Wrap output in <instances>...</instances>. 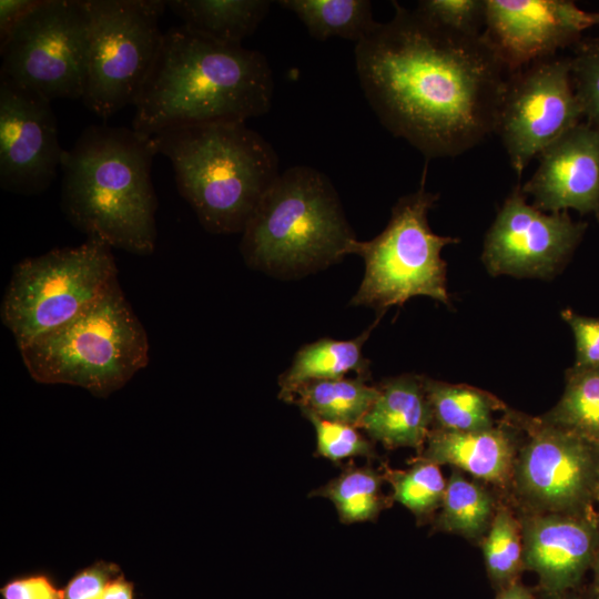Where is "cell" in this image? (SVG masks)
I'll return each instance as SVG.
<instances>
[{
  "instance_id": "6da1fadb",
  "label": "cell",
  "mask_w": 599,
  "mask_h": 599,
  "mask_svg": "<svg viewBox=\"0 0 599 599\" xmlns=\"http://www.w3.org/2000/svg\"><path fill=\"white\" fill-rule=\"evenodd\" d=\"M355 45L361 88L380 123L427 160L460 155L496 133L511 74L486 35L446 29L393 2Z\"/></svg>"
},
{
  "instance_id": "7a4b0ae2",
  "label": "cell",
  "mask_w": 599,
  "mask_h": 599,
  "mask_svg": "<svg viewBox=\"0 0 599 599\" xmlns=\"http://www.w3.org/2000/svg\"><path fill=\"white\" fill-rule=\"evenodd\" d=\"M273 92L272 69L260 51L182 24L163 34L132 129L151 138L179 126L245 123L271 109Z\"/></svg>"
},
{
  "instance_id": "3957f363",
  "label": "cell",
  "mask_w": 599,
  "mask_h": 599,
  "mask_svg": "<svg viewBox=\"0 0 599 599\" xmlns=\"http://www.w3.org/2000/svg\"><path fill=\"white\" fill-rule=\"evenodd\" d=\"M152 138L132 128L89 125L65 151L61 209L73 227L136 255L155 248L158 199Z\"/></svg>"
},
{
  "instance_id": "277c9868",
  "label": "cell",
  "mask_w": 599,
  "mask_h": 599,
  "mask_svg": "<svg viewBox=\"0 0 599 599\" xmlns=\"http://www.w3.org/2000/svg\"><path fill=\"white\" fill-rule=\"evenodd\" d=\"M151 138L171 161L181 196L212 233L243 232L280 175L275 150L245 123L179 126Z\"/></svg>"
},
{
  "instance_id": "5b68a950",
  "label": "cell",
  "mask_w": 599,
  "mask_h": 599,
  "mask_svg": "<svg viewBox=\"0 0 599 599\" xmlns=\"http://www.w3.org/2000/svg\"><path fill=\"white\" fill-rule=\"evenodd\" d=\"M355 236L329 179L307 165L280 173L247 221L241 251L265 271L301 272L347 255Z\"/></svg>"
},
{
  "instance_id": "8992f818",
  "label": "cell",
  "mask_w": 599,
  "mask_h": 599,
  "mask_svg": "<svg viewBox=\"0 0 599 599\" xmlns=\"http://www.w3.org/2000/svg\"><path fill=\"white\" fill-rule=\"evenodd\" d=\"M19 351L35 382L105 398L148 365L150 346L116 281L73 319Z\"/></svg>"
},
{
  "instance_id": "52a82bcc",
  "label": "cell",
  "mask_w": 599,
  "mask_h": 599,
  "mask_svg": "<svg viewBox=\"0 0 599 599\" xmlns=\"http://www.w3.org/2000/svg\"><path fill=\"white\" fill-rule=\"evenodd\" d=\"M111 248L90 236L13 267L0 317L19 349L73 319L118 281Z\"/></svg>"
},
{
  "instance_id": "ba28073f",
  "label": "cell",
  "mask_w": 599,
  "mask_h": 599,
  "mask_svg": "<svg viewBox=\"0 0 599 599\" xmlns=\"http://www.w3.org/2000/svg\"><path fill=\"white\" fill-rule=\"evenodd\" d=\"M437 200L438 194L428 192L423 181L417 191L397 201L383 232L366 242L352 241L347 254H357L365 262L353 305L369 306L383 314L422 295L450 306L441 251L459 238L432 231L428 212Z\"/></svg>"
},
{
  "instance_id": "9c48e42d",
  "label": "cell",
  "mask_w": 599,
  "mask_h": 599,
  "mask_svg": "<svg viewBox=\"0 0 599 599\" xmlns=\"http://www.w3.org/2000/svg\"><path fill=\"white\" fill-rule=\"evenodd\" d=\"M90 48L82 102L108 119L134 105L160 52L164 0H85Z\"/></svg>"
},
{
  "instance_id": "30bf717a",
  "label": "cell",
  "mask_w": 599,
  "mask_h": 599,
  "mask_svg": "<svg viewBox=\"0 0 599 599\" xmlns=\"http://www.w3.org/2000/svg\"><path fill=\"white\" fill-rule=\"evenodd\" d=\"M90 48L85 0H40L0 41V80L44 99H82Z\"/></svg>"
},
{
  "instance_id": "8fae6325",
  "label": "cell",
  "mask_w": 599,
  "mask_h": 599,
  "mask_svg": "<svg viewBox=\"0 0 599 599\" xmlns=\"http://www.w3.org/2000/svg\"><path fill=\"white\" fill-rule=\"evenodd\" d=\"M527 433L512 478L540 512H581L598 500L599 445L539 418L511 414Z\"/></svg>"
},
{
  "instance_id": "7c38bea8",
  "label": "cell",
  "mask_w": 599,
  "mask_h": 599,
  "mask_svg": "<svg viewBox=\"0 0 599 599\" xmlns=\"http://www.w3.org/2000/svg\"><path fill=\"white\" fill-rule=\"evenodd\" d=\"M569 57H554L509 75L496 133L520 176L529 162L580 123Z\"/></svg>"
},
{
  "instance_id": "4fadbf2b",
  "label": "cell",
  "mask_w": 599,
  "mask_h": 599,
  "mask_svg": "<svg viewBox=\"0 0 599 599\" xmlns=\"http://www.w3.org/2000/svg\"><path fill=\"white\" fill-rule=\"evenodd\" d=\"M587 224L568 212L545 213L516 185L489 227L481 255L494 276L550 278L568 262Z\"/></svg>"
},
{
  "instance_id": "5bb4252c",
  "label": "cell",
  "mask_w": 599,
  "mask_h": 599,
  "mask_svg": "<svg viewBox=\"0 0 599 599\" xmlns=\"http://www.w3.org/2000/svg\"><path fill=\"white\" fill-rule=\"evenodd\" d=\"M51 101L0 80V185L20 195L44 192L65 154Z\"/></svg>"
},
{
  "instance_id": "9a60e30c",
  "label": "cell",
  "mask_w": 599,
  "mask_h": 599,
  "mask_svg": "<svg viewBox=\"0 0 599 599\" xmlns=\"http://www.w3.org/2000/svg\"><path fill=\"white\" fill-rule=\"evenodd\" d=\"M592 27L569 0H486L485 33L510 73L573 47Z\"/></svg>"
},
{
  "instance_id": "2e32d148",
  "label": "cell",
  "mask_w": 599,
  "mask_h": 599,
  "mask_svg": "<svg viewBox=\"0 0 599 599\" xmlns=\"http://www.w3.org/2000/svg\"><path fill=\"white\" fill-rule=\"evenodd\" d=\"M524 567L548 596L564 599L591 568L599 546V518L581 512H535L521 521Z\"/></svg>"
},
{
  "instance_id": "e0dca14e",
  "label": "cell",
  "mask_w": 599,
  "mask_h": 599,
  "mask_svg": "<svg viewBox=\"0 0 599 599\" xmlns=\"http://www.w3.org/2000/svg\"><path fill=\"white\" fill-rule=\"evenodd\" d=\"M538 158L535 173L521 186L532 205L545 213L576 210L599 221V126L578 123Z\"/></svg>"
},
{
  "instance_id": "ac0fdd59",
  "label": "cell",
  "mask_w": 599,
  "mask_h": 599,
  "mask_svg": "<svg viewBox=\"0 0 599 599\" xmlns=\"http://www.w3.org/2000/svg\"><path fill=\"white\" fill-rule=\"evenodd\" d=\"M508 422L478 432L432 428L418 457L504 486L512 478L518 453L517 434Z\"/></svg>"
},
{
  "instance_id": "d6986e66",
  "label": "cell",
  "mask_w": 599,
  "mask_h": 599,
  "mask_svg": "<svg viewBox=\"0 0 599 599\" xmlns=\"http://www.w3.org/2000/svg\"><path fill=\"white\" fill-rule=\"evenodd\" d=\"M377 387L378 396L358 427L385 448L412 447L420 453L433 428L424 376L403 374Z\"/></svg>"
},
{
  "instance_id": "ffe728a7",
  "label": "cell",
  "mask_w": 599,
  "mask_h": 599,
  "mask_svg": "<svg viewBox=\"0 0 599 599\" xmlns=\"http://www.w3.org/2000/svg\"><path fill=\"white\" fill-rule=\"evenodd\" d=\"M374 325L354 339L321 338L301 347L290 368L280 376V398L290 403L303 384L342 378L349 372L368 379L369 361L363 356L362 347Z\"/></svg>"
},
{
  "instance_id": "44dd1931",
  "label": "cell",
  "mask_w": 599,
  "mask_h": 599,
  "mask_svg": "<svg viewBox=\"0 0 599 599\" xmlns=\"http://www.w3.org/2000/svg\"><path fill=\"white\" fill-rule=\"evenodd\" d=\"M167 7L183 26L232 44L255 32L268 13L267 0H170Z\"/></svg>"
},
{
  "instance_id": "7402d4cb",
  "label": "cell",
  "mask_w": 599,
  "mask_h": 599,
  "mask_svg": "<svg viewBox=\"0 0 599 599\" xmlns=\"http://www.w3.org/2000/svg\"><path fill=\"white\" fill-rule=\"evenodd\" d=\"M433 414V428L478 432L494 427V413L505 408L491 394L464 384H450L424 376Z\"/></svg>"
},
{
  "instance_id": "603a6c76",
  "label": "cell",
  "mask_w": 599,
  "mask_h": 599,
  "mask_svg": "<svg viewBox=\"0 0 599 599\" xmlns=\"http://www.w3.org/2000/svg\"><path fill=\"white\" fill-rule=\"evenodd\" d=\"M366 380L357 376L307 382L295 390L290 403L321 418L358 427L379 393Z\"/></svg>"
},
{
  "instance_id": "cb8c5ba5",
  "label": "cell",
  "mask_w": 599,
  "mask_h": 599,
  "mask_svg": "<svg viewBox=\"0 0 599 599\" xmlns=\"http://www.w3.org/2000/svg\"><path fill=\"white\" fill-rule=\"evenodd\" d=\"M385 480L382 471L369 464L356 466L348 461L338 476L309 493V497L329 499L345 525L375 521L380 511L390 506L382 491Z\"/></svg>"
},
{
  "instance_id": "d4e9b609",
  "label": "cell",
  "mask_w": 599,
  "mask_h": 599,
  "mask_svg": "<svg viewBox=\"0 0 599 599\" xmlns=\"http://www.w3.org/2000/svg\"><path fill=\"white\" fill-rule=\"evenodd\" d=\"M278 4L295 13L321 41L339 37L357 43L377 23L367 0H282Z\"/></svg>"
},
{
  "instance_id": "484cf974",
  "label": "cell",
  "mask_w": 599,
  "mask_h": 599,
  "mask_svg": "<svg viewBox=\"0 0 599 599\" xmlns=\"http://www.w3.org/2000/svg\"><path fill=\"white\" fill-rule=\"evenodd\" d=\"M540 418L599 445V367L567 369L560 399Z\"/></svg>"
},
{
  "instance_id": "4316f807",
  "label": "cell",
  "mask_w": 599,
  "mask_h": 599,
  "mask_svg": "<svg viewBox=\"0 0 599 599\" xmlns=\"http://www.w3.org/2000/svg\"><path fill=\"white\" fill-rule=\"evenodd\" d=\"M494 515L491 495L455 469L447 480L435 528L477 539L488 530Z\"/></svg>"
},
{
  "instance_id": "83f0119b",
  "label": "cell",
  "mask_w": 599,
  "mask_h": 599,
  "mask_svg": "<svg viewBox=\"0 0 599 599\" xmlns=\"http://www.w3.org/2000/svg\"><path fill=\"white\" fill-rule=\"evenodd\" d=\"M382 473L392 486V499L409 509L418 521L440 508L447 480L439 465L417 457L406 470L393 469L385 464Z\"/></svg>"
},
{
  "instance_id": "f1b7e54d",
  "label": "cell",
  "mask_w": 599,
  "mask_h": 599,
  "mask_svg": "<svg viewBox=\"0 0 599 599\" xmlns=\"http://www.w3.org/2000/svg\"><path fill=\"white\" fill-rule=\"evenodd\" d=\"M486 570L498 589L518 580L524 568L521 524L505 507L495 512L483 541Z\"/></svg>"
},
{
  "instance_id": "f546056e",
  "label": "cell",
  "mask_w": 599,
  "mask_h": 599,
  "mask_svg": "<svg viewBox=\"0 0 599 599\" xmlns=\"http://www.w3.org/2000/svg\"><path fill=\"white\" fill-rule=\"evenodd\" d=\"M315 428L316 455L334 464L351 457H376L373 440L359 432V427L327 420L308 412L301 410Z\"/></svg>"
},
{
  "instance_id": "4dcf8cb0",
  "label": "cell",
  "mask_w": 599,
  "mask_h": 599,
  "mask_svg": "<svg viewBox=\"0 0 599 599\" xmlns=\"http://www.w3.org/2000/svg\"><path fill=\"white\" fill-rule=\"evenodd\" d=\"M570 59L571 80L582 116L599 126V38L580 40Z\"/></svg>"
},
{
  "instance_id": "1f68e13d",
  "label": "cell",
  "mask_w": 599,
  "mask_h": 599,
  "mask_svg": "<svg viewBox=\"0 0 599 599\" xmlns=\"http://www.w3.org/2000/svg\"><path fill=\"white\" fill-rule=\"evenodd\" d=\"M417 11L451 31L478 35L486 21V0H423Z\"/></svg>"
},
{
  "instance_id": "d6a6232c",
  "label": "cell",
  "mask_w": 599,
  "mask_h": 599,
  "mask_svg": "<svg viewBox=\"0 0 599 599\" xmlns=\"http://www.w3.org/2000/svg\"><path fill=\"white\" fill-rule=\"evenodd\" d=\"M122 573L119 565L97 560L78 570L62 588L63 599H102L105 585Z\"/></svg>"
},
{
  "instance_id": "836d02e7",
  "label": "cell",
  "mask_w": 599,
  "mask_h": 599,
  "mask_svg": "<svg viewBox=\"0 0 599 599\" xmlns=\"http://www.w3.org/2000/svg\"><path fill=\"white\" fill-rule=\"evenodd\" d=\"M561 317L575 338L576 359L572 366L599 367V317L580 315L568 308L561 312Z\"/></svg>"
},
{
  "instance_id": "e575fe53",
  "label": "cell",
  "mask_w": 599,
  "mask_h": 599,
  "mask_svg": "<svg viewBox=\"0 0 599 599\" xmlns=\"http://www.w3.org/2000/svg\"><path fill=\"white\" fill-rule=\"evenodd\" d=\"M1 599H63V590L42 571L9 579L0 589Z\"/></svg>"
},
{
  "instance_id": "d590c367",
  "label": "cell",
  "mask_w": 599,
  "mask_h": 599,
  "mask_svg": "<svg viewBox=\"0 0 599 599\" xmlns=\"http://www.w3.org/2000/svg\"><path fill=\"white\" fill-rule=\"evenodd\" d=\"M40 0H1L0 1V41H3L13 28L28 16Z\"/></svg>"
},
{
  "instance_id": "8d00e7d4",
  "label": "cell",
  "mask_w": 599,
  "mask_h": 599,
  "mask_svg": "<svg viewBox=\"0 0 599 599\" xmlns=\"http://www.w3.org/2000/svg\"><path fill=\"white\" fill-rule=\"evenodd\" d=\"M134 585L123 573L112 578L104 587L102 599H133Z\"/></svg>"
},
{
  "instance_id": "74e56055",
  "label": "cell",
  "mask_w": 599,
  "mask_h": 599,
  "mask_svg": "<svg viewBox=\"0 0 599 599\" xmlns=\"http://www.w3.org/2000/svg\"><path fill=\"white\" fill-rule=\"evenodd\" d=\"M495 599H535L529 588L516 580L500 589Z\"/></svg>"
},
{
  "instance_id": "f35d334b",
  "label": "cell",
  "mask_w": 599,
  "mask_h": 599,
  "mask_svg": "<svg viewBox=\"0 0 599 599\" xmlns=\"http://www.w3.org/2000/svg\"><path fill=\"white\" fill-rule=\"evenodd\" d=\"M592 575H593V581H592V590L593 595L599 592V546L596 550L591 568Z\"/></svg>"
},
{
  "instance_id": "ab89813d",
  "label": "cell",
  "mask_w": 599,
  "mask_h": 599,
  "mask_svg": "<svg viewBox=\"0 0 599 599\" xmlns=\"http://www.w3.org/2000/svg\"><path fill=\"white\" fill-rule=\"evenodd\" d=\"M592 26L599 24V12H590Z\"/></svg>"
},
{
  "instance_id": "60d3db41",
  "label": "cell",
  "mask_w": 599,
  "mask_h": 599,
  "mask_svg": "<svg viewBox=\"0 0 599 599\" xmlns=\"http://www.w3.org/2000/svg\"><path fill=\"white\" fill-rule=\"evenodd\" d=\"M564 599H582L580 597H565Z\"/></svg>"
},
{
  "instance_id": "b9f144b4",
  "label": "cell",
  "mask_w": 599,
  "mask_h": 599,
  "mask_svg": "<svg viewBox=\"0 0 599 599\" xmlns=\"http://www.w3.org/2000/svg\"><path fill=\"white\" fill-rule=\"evenodd\" d=\"M592 599H599V592L593 595V598Z\"/></svg>"
},
{
  "instance_id": "7bdbcfd3",
  "label": "cell",
  "mask_w": 599,
  "mask_h": 599,
  "mask_svg": "<svg viewBox=\"0 0 599 599\" xmlns=\"http://www.w3.org/2000/svg\"><path fill=\"white\" fill-rule=\"evenodd\" d=\"M598 500H599V473H598Z\"/></svg>"
}]
</instances>
